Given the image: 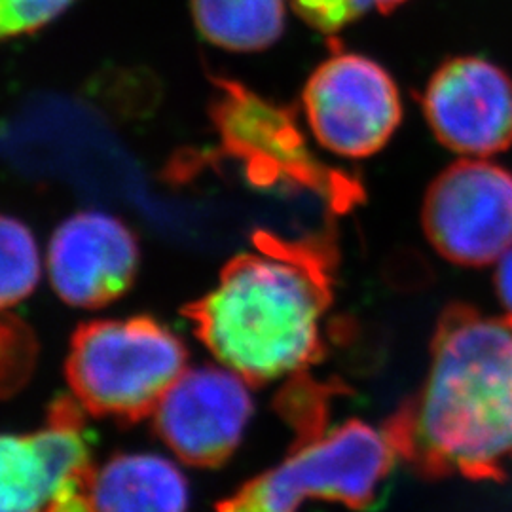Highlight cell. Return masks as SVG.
<instances>
[{
	"label": "cell",
	"instance_id": "obj_1",
	"mask_svg": "<svg viewBox=\"0 0 512 512\" xmlns=\"http://www.w3.org/2000/svg\"><path fill=\"white\" fill-rule=\"evenodd\" d=\"M385 431L423 475L503 478L512 467L511 313L444 311L427 380Z\"/></svg>",
	"mask_w": 512,
	"mask_h": 512
},
{
	"label": "cell",
	"instance_id": "obj_2",
	"mask_svg": "<svg viewBox=\"0 0 512 512\" xmlns=\"http://www.w3.org/2000/svg\"><path fill=\"white\" fill-rule=\"evenodd\" d=\"M255 245L184 308L203 346L249 385L291 376L321 357V321L332 300L323 241L258 232Z\"/></svg>",
	"mask_w": 512,
	"mask_h": 512
},
{
	"label": "cell",
	"instance_id": "obj_3",
	"mask_svg": "<svg viewBox=\"0 0 512 512\" xmlns=\"http://www.w3.org/2000/svg\"><path fill=\"white\" fill-rule=\"evenodd\" d=\"M186 365L188 349L173 330L135 315L74 330L65 376L86 414L133 425L152 418Z\"/></svg>",
	"mask_w": 512,
	"mask_h": 512
},
{
	"label": "cell",
	"instance_id": "obj_4",
	"mask_svg": "<svg viewBox=\"0 0 512 512\" xmlns=\"http://www.w3.org/2000/svg\"><path fill=\"white\" fill-rule=\"evenodd\" d=\"M399 454L385 429L349 420L298 431L293 450L217 503V512H300L311 499L368 507Z\"/></svg>",
	"mask_w": 512,
	"mask_h": 512
},
{
	"label": "cell",
	"instance_id": "obj_5",
	"mask_svg": "<svg viewBox=\"0 0 512 512\" xmlns=\"http://www.w3.org/2000/svg\"><path fill=\"white\" fill-rule=\"evenodd\" d=\"M302 101L313 137L342 158L380 152L403 118L395 80L365 55L340 52L323 61L311 74Z\"/></svg>",
	"mask_w": 512,
	"mask_h": 512
},
{
	"label": "cell",
	"instance_id": "obj_6",
	"mask_svg": "<svg viewBox=\"0 0 512 512\" xmlns=\"http://www.w3.org/2000/svg\"><path fill=\"white\" fill-rule=\"evenodd\" d=\"M423 230L446 260L488 266L512 249V175L486 160H459L427 190Z\"/></svg>",
	"mask_w": 512,
	"mask_h": 512
},
{
	"label": "cell",
	"instance_id": "obj_7",
	"mask_svg": "<svg viewBox=\"0 0 512 512\" xmlns=\"http://www.w3.org/2000/svg\"><path fill=\"white\" fill-rule=\"evenodd\" d=\"M255 404L230 368H188L152 414L154 433L186 465L215 469L238 450Z\"/></svg>",
	"mask_w": 512,
	"mask_h": 512
},
{
	"label": "cell",
	"instance_id": "obj_8",
	"mask_svg": "<svg viewBox=\"0 0 512 512\" xmlns=\"http://www.w3.org/2000/svg\"><path fill=\"white\" fill-rule=\"evenodd\" d=\"M423 112L444 147L499 154L512 147V76L482 57L448 59L425 88Z\"/></svg>",
	"mask_w": 512,
	"mask_h": 512
},
{
	"label": "cell",
	"instance_id": "obj_9",
	"mask_svg": "<svg viewBox=\"0 0 512 512\" xmlns=\"http://www.w3.org/2000/svg\"><path fill=\"white\" fill-rule=\"evenodd\" d=\"M139 270V243L122 220L82 211L54 232L48 272L57 296L82 310H99L133 285Z\"/></svg>",
	"mask_w": 512,
	"mask_h": 512
},
{
	"label": "cell",
	"instance_id": "obj_10",
	"mask_svg": "<svg viewBox=\"0 0 512 512\" xmlns=\"http://www.w3.org/2000/svg\"><path fill=\"white\" fill-rule=\"evenodd\" d=\"M90 458L86 410L57 397L40 429L0 435V512H44L59 480Z\"/></svg>",
	"mask_w": 512,
	"mask_h": 512
},
{
	"label": "cell",
	"instance_id": "obj_11",
	"mask_svg": "<svg viewBox=\"0 0 512 512\" xmlns=\"http://www.w3.org/2000/svg\"><path fill=\"white\" fill-rule=\"evenodd\" d=\"M188 507V480L164 456L120 454L97 471V512H188Z\"/></svg>",
	"mask_w": 512,
	"mask_h": 512
},
{
	"label": "cell",
	"instance_id": "obj_12",
	"mask_svg": "<svg viewBox=\"0 0 512 512\" xmlns=\"http://www.w3.org/2000/svg\"><path fill=\"white\" fill-rule=\"evenodd\" d=\"M194 25L228 52H262L285 31V0H190Z\"/></svg>",
	"mask_w": 512,
	"mask_h": 512
},
{
	"label": "cell",
	"instance_id": "obj_13",
	"mask_svg": "<svg viewBox=\"0 0 512 512\" xmlns=\"http://www.w3.org/2000/svg\"><path fill=\"white\" fill-rule=\"evenodd\" d=\"M42 274L37 239L18 219L0 215V311L31 296Z\"/></svg>",
	"mask_w": 512,
	"mask_h": 512
},
{
	"label": "cell",
	"instance_id": "obj_14",
	"mask_svg": "<svg viewBox=\"0 0 512 512\" xmlns=\"http://www.w3.org/2000/svg\"><path fill=\"white\" fill-rule=\"evenodd\" d=\"M37 357L33 330L18 317L0 311V401L16 395L29 384Z\"/></svg>",
	"mask_w": 512,
	"mask_h": 512
},
{
	"label": "cell",
	"instance_id": "obj_15",
	"mask_svg": "<svg viewBox=\"0 0 512 512\" xmlns=\"http://www.w3.org/2000/svg\"><path fill=\"white\" fill-rule=\"evenodd\" d=\"M74 0H0V44L33 35L59 18Z\"/></svg>",
	"mask_w": 512,
	"mask_h": 512
},
{
	"label": "cell",
	"instance_id": "obj_16",
	"mask_svg": "<svg viewBox=\"0 0 512 512\" xmlns=\"http://www.w3.org/2000/svg\"><path fill=\"white\" fill-rule=\"evenodd\" d=\"M95 478L97 469L93 467L92 458L76 463L73 469L59 480L44 512H97Z\"/></svg>",
	"mask_w": 512,
	"mask_h": 512
},
{
	"label": "cell",
	"instance_id": "obj_17",
	"mask_svg": "<svg viewBox=\"0 0 512 512\" xmlns=\"http://www.w3.org/2000/svg\"><path fill=\"white\" fill-rule=\"evenodd\" d=\"M294 14L323 35H336L359 19L353 0H289Z\"/></svg>",
	"mask_w": 512,
	"mask_h": 512
},
{
	"label": "cell",
	"instance_id": "obj_18",
	"mask_svg": "<svg viewBox=\"0 0 512 512\" xmlns=\"http://www.w3.org/2000/svg\"><path fill=\"white\" fill-rule=\"evenodd\" d=\"M495 291L507 313L512 315V249L497 260Z\"/></svg>",
	"mask_w": 512,
	"mask_h": 512
},
{
	"label": "cell",
	"instance_id": "obj_19",
	"mask_svg": "<svg viewBox=\"0 0 512 512\" xmlns=\"http://www.w3.org/2000/svg\"><path fill=\"white\" fill-rule=\"evenodd\" d=\"M408 0H353L355 10L361 16H365L366 12H378V14H391L393 10L401 8Z\"/></svg>",
	"mask_w": 512,
	"mask_h": 512
}]
</instances>
